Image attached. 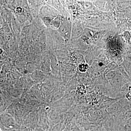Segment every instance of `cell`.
I'll list each match as a JSON object with an SVG mask.
<instances>
[{
  "label": "cell",
  "mask_w": 131,
  "mask_h": 131,
  "mask_svg": "<svg viewBox=\"0 0 131 131\" xmlns=\"http://www.w3.org/2000/svg\"><path fill=\"white\" fill-rule=\"evenodd\" d=\"M88 65L87 64L82 63L80 64L78 66L79 70L80 72L84 73L86 72L88 69Z\"/></svg>",
  "instance_id": "cell-5"
},
{
  "label": "cell",
  "mask_w": 131,
  "mask_h": 131,
  "mask_svg": "<svg viewBox=\"0 0 131 131\" xmlns=\"http://www.w3.org/2000/svg\"><path fill=\"white\" fill-rule=\"evenodd\" d=\"M120 77L116 76L111 81V84L113 86L116 88H119L122 84V79Z\"/></svg>",
  "instance_id": "cell-1"
},
{
  "label": "cell",
  "mask_w": 131,
  "mask_h": 131,
  "mask_svg": "<svg viewBox=\"0 0 131 131\" xmlns=\"http://www.w3.org/2000/svg\"><path fill=\"white\" fill-rule=\"evenodd\" d=\"M117 72L115 71H111L108 73L106 75L107 79L108 80H111L114 78L117 75Z\"/></svg>",
  "instance_id": "cell-4"
},
{
  "label": "cell",
  "mask_w": 131,
  "mask_h": 131,
  "mask_svg": "<svg viewBox=\"0 0 131 131\" xmlns=\"http://www.w3.org/2000/svg\"><path fill=\"white\" fill-rule=\"evenodd\" d=\"M118 104L117 103L112 105L109 107L108 108L107 110L109 113H112L116 112L118 108Z\"/></svg>",
  "instance_id": "cell-3"
},
{
  "label": "cell",
  "mask_w": 131,
  "mask_h": 131,
  "mask_svg": "<svg viewBox=\"0 0 131 131\" xmlns=\"http://www.w3.org/2000/svg\"><path fill=\"white\" fill-rule=\"evenodd\" d=\"M21 10H22V9H21V8L20 7H19L18 8H16V12L18 13H20L21 12Z\"/></svg>",
  "instance_id": "cell-7"
},
{
  "label": "cell",
  "mask_w": 131,
  "mask_h": 131,
  "mask_svg": "<svg viewBox=\"0 0 131 131\" xmlns=\"http://www.w3.org/2000/svg\"><path fill=\"white\" fill-rule=\"evenodd\" d=\"M0 131H1V130H0Z\"/></svg>",
  "instance_id": "cell-8"
},
{
  "label": "cell",
  "mask_w": 131,
  "mask_h": 131,
  "mask_svg": "<svg viewBox=\"0 0 131 131\" xmlns=\"http://www.w3.org/2000/svg\"><path fill=\"white\" fill-rule=\"evenodd\" d=\"M125 97L128 100L130 101L131 99V94L130 92V93H127L126 94Z\"/></svg>",
  "instance_id": "cell-6"
},
{
  "label": "cell",
  "mask_w": 131,
  "mask_h": 131,
  "mask_svg": "<svg viewBox=\"0 0 131 131\" xmlns=\"http://www.w3.org/2000/svg\"><path fill=\"white\" fill-rule=\"evenodd\" d=\"M114 125V121L113 119L111 118L106 121L105 124V128L107 131H112Z\"/></svg>",
  "instance_id": "cell-2"
}]
</instances>
